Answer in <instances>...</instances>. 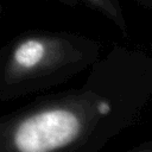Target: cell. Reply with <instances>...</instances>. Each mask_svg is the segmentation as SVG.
I'll list each match as a JSON object with an SVG mask.
<instances>
[{
  "label": "cell",
  "mask_w": 152,
  "mask_h": 152,
  "mask_svg": "<svg viewBox=\"0 0 152 152\" xmlns=\"http://www.w3.org/2000/svg\"><path fill=\"white\" fill-rule=\"evenodd\" d=\"M76 104L51 99L0 114V152H52L72 145L86 127Z\"/></svg>",
  "instance_id": "7a4b0ae2"
},
{
  "label": "cell",
  "mask_w": 152,
  "mask_h": 152,
  "mask_svg": "<svg viewBox=\"0 0 152 152\" xmlns=\"http://www.w3.org/2000/svg\"><path fill=\"white\" fill-rule=\"evenodd\" d=\"M80 52L63 34L26 32L0 48V101L15 100L62 80Z\"/></svg>",
  "instance_id": "6da1fadb"
},
{
  "label": "cell",
  "mask_w": 152,
  "mask_h": 152,
  "mask_svg": "<svg viewBox=\"0 0 152 152\" xmlns=\"http://www.w3.org/2000/svg\"><path fill=\"white\" fill-rule=\"evenodd\" d=\"M4 10H5V8H4V5H2V2L0 1V14L4 12Z\"/></svg>",
  "instance_id": "5b68a950"
},
{
  "label": "cell",
  "mask_w": 152,
  "mask_h": 152,
  "mask_svg": "<svg viewBox=\"0 0 152 152\" xmlns=\"http://www.w3.org/2000/svg\"><path fill=\"white\" fill-rule=\"evenodd\" d=\"M96 8L102 11L107 17H109L120 28H125V20L121 13V10L116 0H89Z\"/></svg>",
  "instance_id": "3957f363"
},
{
  "label": "cell",
  "mask_w": 152,
  "mask_h": 152,
  "mask_svg": "<svg viewBox=\"0 0 152 152\" xmlns=\"http://www.w3.org/2000/svg\"><path fill=\"white\" fill-rule=\"evenodd\" d=\"M58 1H62V2H65V4H70L71 2L70 0H58Z\"/></svg>",
  "instance_id": "8992f818"
},
{
  "label": "cell",
  "mask_w": 152,
  "mask_h": 152,
  "mask_svg": "<svg viewBox=\"0 0 152 152\" xmlns=\"http://www.w3.org/2000/svg\"><path fill=\"white\" fill-rule=\"evenodd\" d=\"M96 112L100 115H107L110 112V104L108 102H106V101H101L96 106Z\"/></svg>",
  "instance_id": "277c9868"
}]
</instances>
